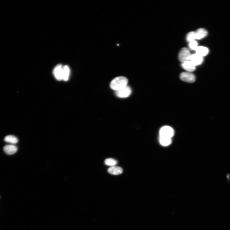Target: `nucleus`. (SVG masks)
<instances>
[{
    "instance_id": "nucleus-7",
    "label": "nucleus",
    "mask_w": 230,
    "mask_h": 230,
    "mask_svg": "<svg viewBox=\"0 0 230 230\" xmlns=\"http://www.w3.org/2000/svg\"><path fill=\"white\" fill-rule=\"evenodd\" d=\"M181 66L184 69L189 72L194 71L196 68V66L190 60L182 63Z\"/></svg>"
},
{
    "instance_id": "nucleus-11",
    "label": "nucleus",
    "mask_w": 230,
    "mask_h": 230,
    "mask_svg": "<svg viewBox=\"0 0 230 230\" xmlns=\"http://www.w3.org/2000/svg\"><path fill=\"white\" fill-rule=\"evenodd\" d=\"M108 172L111 174L117 175L122 174L123 172V170L120 167L114 166L109 168Z\"/></svg>"
},
{
    "instance_id": "nucleus-6",
    "label": "nucleus",
    "mask_w": 230,
    "mask_h": 230,
    "mask_svg": "<svg viewBox=\"0 0 230 230\" xmlns=\"http://www.w3.org/2000/svg\"><path fill=\"white\" fill-rule=\"evenodd\" d=\"M63 66L62 65L58 64L54 68L53 70L55 78L59 81L63 80Z\"/></svg>"
},
{
    "instance_id": "nucleus-3",
    "label": "nucleus",
    "mask_w": 230,
    "mask_h": 230,
    "mask_svg": "<svg viewBox=\"0 0 230 230\" xmlns=\"http://www.w3.org/2000/svg\"><path fill=\"white\" fill-rule=\"evenodd\" d=\"M160 134L161 137L171 139L174 135V131L170 126H165L161 129Z\"/></svg>"
},
{
    "instance_id": "nucleus-18",
    "label": "nucleus",
    "mask_w": 230,
    "mask_h": 230,
    "mask_svg": "<svg viewBox=\"0 0 230 230\" xmlns=\"http://www.w3.org/2000/svg\"><path fill=\"white\" fill-rule=\"evenodd\" d=\"M189 47L192 50H196L198 47L197 43L195 40L190 42Z\"/></svg>"
},
{
    "instance_id": "nucleus-12",
    "label": "nucleus",
    "mask_w": 230,
    "mask_h": 230,
    "mask_svg": "<svg viewBox=\"0 0 230 230\" xmlns=\"http://www.w3.org/2000/svg\"><path fill=\"white\" fill-rule=\"evenodd\" d=\"M196 51V54L202 57L206 56L209 53L208 49L204 47H198Z\"/></svg>"
},
{
    "instance_id": "nucleus-10",
    "label": "nucleus",
    "mask_w": 230,
    "mask_h": 230,
    "mask_svg": "<svg viewBox=\"0 0 230 230\" xmlns=\"http://www.w3.org/2000/svg\"><path fill=\"white\" fill-rule=\"evenodd\" d=\"M196 39L199 40L206 37L207 35V31L203 28L198 29L195 32Z\"/></svg>"
},
{
    "instance_id": "nucleus-13",
    "label": "nucleus",
    "mask_w": 230,
    "mask_h": 230,
    "mask_svg": "<svg viewBox=\"0 0 230 230\" xmlns=\"http://www.w3.org/2000/svg\"><path fill=\"white\" fill-rule=\"evenodd\" d=\"M70 72V69L68 65L63 66V80L67 81L69 80Z\"/></svg>"
},
{
    "instance_id": "nucleus-16",
    "label": "nucleus",
    "mask_w": 230,
    "mask_h": 230,
    "mask_svg": "<svg viewBox=\"0 0 230 230\" xmlns=\"http://www.w3.org/2000/svg\"><path fill=\"white\" fill-rule=\"evenodd\" d=\"M105 164L107 166H115L117 163V161L112 158L106 159L105 161Z\"/></svg>"
},
{
    "instance_id": "nucleus-17",
    "label": "nucleus",
    "mask_w": 230,
    "mask_h": 230,
    "mask_svg": "<svg viewBox=\"0 0 230 230\" xmlns=\"http://www.w3.org/2000/svg\"><path fill=\"white\" fill-rule=\"evenodd\" d=\"M187 39L190 42L196 39V34L195 32H191L187 34Z\"/></svg>"
},
{
    "instance_id": "nucleus-2",
    "label": "nucleus",
    "mask_w": 230,
    "mask_h": 230,
    "mask_svg": "<svg viewBox=\"0 0 230 230\" xmlns=\"http://www.w3.org/2000/svg\"><path fill=\"white\" fill-rule=\"evenodd\" d=\"M191 56L189 50L187 48H183L181 50L178 57L179 60L182 63L190 60Z\"/></svg>"
},
{
    "instance_id": "nucleus-14",
    "label": "nucleus",
    "mask_w": 230,
    "mask_h": 230,
    "mask_svg": "<svg viewBox=\"0 0 230 230\" xmlns=\"http://www.w3.org/2000/svg\"><path fill=\"white\" fill-rule=\"evenodd\" d=\"M4 140L6 142L12 144H16L18 142V138L13 135H8L6 136Z\"/></svg>"
},
{
    "instance_id": "nucleus-15",
    "label": "nucleus",
    "mask_w": 230,
    "mask_h": 230,
    "mask_svg": "<svg viewBox=\"0 0 230 230\" xmlns=\"http://www.w3.org/2000/svg\"><path fill=\"white\" fill-rule=\"evenodd\" d=\"M159 141L161 144L164 146H167L170 145L172 143L171 139L170 138L160 136Z\"/></svg>"
},
{
    "instance_id": "nucleus-8",
    "label": "nucleus",
    "mask_w": 230,
    "mask_h": 230,
    "mask_svg": "<svg viewBox=\"0 0 230 230\" xmlns=\"http://www.w3.org/2000/svg\"><path fill=\"white\" fill-rule=\"evenodd\" d=\"M3 150L6 154L10 155H13L16 153L18 149L16 146L10 145L5 146L3 148Z\"/></svg>"
},
{
    "instance_id": "nucleus-5",
    "label": "nucleus",
    "mask_w": 230,
    "mask_h": 230,
    "mask_svg": "<svg viewBox=\"0 0 230 230\" xmlns=\"http://www.w3.org/2000/svg\"><path fill=\"white\" fill-rule=\"evenodd\" d=\"M180 78L183 81L190 83L194 82L196 79L195 75L189 72L182 73L180 75Z\"/></svg>"
},
{
    "instance_id": "nucleus-9",
    "label": "nucleus",
    "mask_w": 230,
    "mask_h": 230,
    "mask_svg": "<svg viewBox=\"0 0 230 230\" xmlns=\"http://www.w3.org/2000/svg\"><path fill=\"white\" fill-rule=\"evenodd\" d=\"M203 60V57L197 54L192 55L190 61L196 66L201 64Z\"/></svg>"
},
{
    "instance_id": "nucleus-1",
    "label": "nucleus",
    "mask_w": 230,
    "mask_h": 230,
    "mask_svg": "<svg viewBox=\"0 0 230 230\" xmlns=\"http://www.w3.org/2000/svg\"><path fill=\"white\" fill-rule=\"evenodd\" d=\"M128 79L124 76H119L114 79L111 82V88L114 90H117L127 86Z\"/></svg>"
},
{
    "instance_id": "nucleus-4",
    "label": "nucleus",
    "mask_w": 230,
    "mask_h": 230,
    "mask_svg": "<svg viewBox=\"0 0 230 230\" xmlns=\"http://www.w3.org/2000/svg\"><path fill=\"white\" fill-rule=\"evenodd\" d=\"M131 93V89L128 86L115 91L116 95L119 98H125L128 97Z\"/></svg>"
}]
</instances>
